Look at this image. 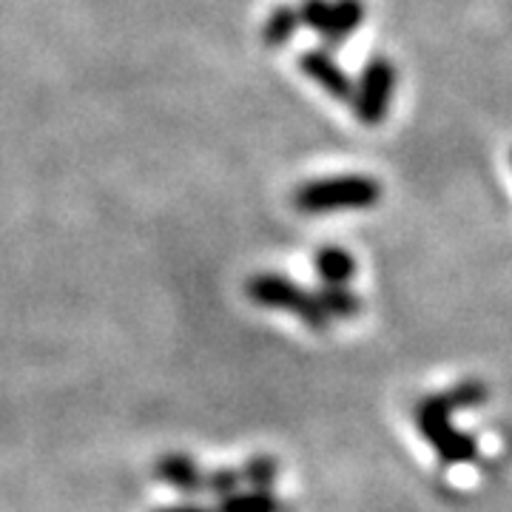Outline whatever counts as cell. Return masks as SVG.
<instances>
[{
	"mask_svg": "<svg viewBox=\"0 0 512 512\" xmlns=\"http://www.w3.org/2000/svg\"><path fill=\"white\" fill-rule=\"evenodd\" d=\"M393 89H396V69H393V63L384 60V57L370 60L362 80H359V89H353V100H350L356 117L362 123H367V126L382 123L384 114L390 111Z\"/></svg>",
	"mask_w": 512,
	"mask_h": 512,
	"instance_id": "277c9868",
	"label": "cell"
},
{
	"mask_svg": "<svg viewBox=\"0 0 512 512\" xmlns=\"http://www.w3.org/2000/svg\"><path fill=\"white\" fill-rule=\"evenodd\" d=\"M214 512H291V507L268 490H248V493H231L220 498Z\"/></svg>",
	"mask_w": 512,
	"mask_h": 512,
	"instance_id": "9c48e42d",
	"label": "cell"
},
{
	"mask_svg": "<svg viewBox=\"0 0 512 512\" xmlns=\"http://www.w3.org/2000/svg\"><path fill=\"white\" fill-rule=\"evenodd\" d=\"M299 66H302V72L311 77L313 83H319L330 97H336V100H345L350 103L353 100V83H350V77L345 74V69L328 55V52H322V49H308L305 55L299 57Z\"/></svg>",
	"mask_w": 512,
	"mask_h": 512,
	"instance_id": "5b68a950",
	"label": "cell"
},
{
	"mask_svg": "<svg viewBox=\"0 0 512 512\" xmlns=\"http://www.w3.org/2000/svg\"><path fill=\"white\" fill-rule=\"evenodd\" d=\"M382 200V188L373 177H328L305 183L293 194V205L302 214H325V211H342V208H373Z\"/></svg>",
	"mask_w": 512,
	"mask_h": 512,
	"instance_id": "6da1fadb",
	"label": "cell"
},
{
	"mask_svg": "<svg viewBox=\"0 0 512 512\" xmlns=\"http://www.w3.org/2000/svg\"><path fill=\"white\" fill-rule=\"evenodd\" d=\"M245 291L262 308H276V311L293 313V316H299L316 333L328 330L330 316L322 311L316 293L302 291L299 285H293L291 279H285V276L259 274L254 279H248V288Z\"/></svg>",
	"mask_w": 512,
	"mask_h": 512,
	"instance_id": "3957f363",
	"label": "cell"
},
{
	"mask_svg": "<svg viewBox=\"0 0 512 512\" xmlns=\"http://www.w3.org/2000/svg\"><path fill=\"white\" fill-rule=\"evenodd\" d=\"M239 487H242V476H239V470L220 467V470H214V473H205V493L217 495V498L239 493Z\"/></svg>",
	"mask_w": 512,
	"mask_h": 512,
	"instance_id": "5bb4252c",
	"label": "cell"
},
{
	"mask_svg": "<svg viewBox=\"0 0 512 512\" xmlns=\"http://www.w3.org/2000/svg\"><path fill=\"white\" fill-rule=\"evenodd\" d=\"M313 268L325 285L348 288V282L356 276V259L345 248H322L313 256Z\"/></svg>",
	"mask_w": 512,
	"mask_h": 512,
	"instance_id": "ba28073f",
	"label": "cell"
},
{
	"mask_svg": "<svg viewBox=\"0 0 512 512\" xmlns=\"http://www.w3.org/2000/svg\"><path fill=\"white\" fill-rule=\"evenodd\" d=\"M157 478H163L165 484H171L174 490L183 495H200L205 493V473L197 467V461L183 453H171L163 456L154 467Z\"/></svg>",
	"mask_w": 512,
	"mask_h": 512,
	"instance_id": "8992f818",
	"label": "cell"
},
{
	"mask_svg": "<svg viewBox=\"0 0 512 512\" xmlns=\"http://www.w3.org/2000/svg\"><path fill=\"white\" fill-rule=\"evenodd\" d=\"M299 26H302L299 9L282 3V6H276L274 12L268 15V20H265V26H262V40H265V46L279 49V46L291 43V37L299 32Z\"/></svg>",
	"mask_w": 512,
	"mask_h": 512,
	"instance_id": "30bf717a",
	"label": "cell"
},
{
	"mask_svg": "<svg viewBox=\"0 0 512 512\" xmlns=\"http://www.w3.org/2000/svg\"><path fill=\"white\" fill-rule=\"evenodd\" d=\"M441 399H444L447 407L456 413V410H470V407H481V404H487V399H490V390H487V384L478 382V379H467V382L450 387L447 393H441Z\"/></svg>",
	"mask_w": 512,
	"mask_h": 512,
	"instance_id": "7c38bea8",
	"label": "cell"
},
{
	"mask_svg": "<svg viewBox=\"0 0 512 512\" xmlns=\"http://www.w3.org/2000/svg\"><path fill=\"white\" fill-rule=\"evenodd\" d=\"M365 20V3L362 0H336L330 3V18L325 32H322V40L328 46H342Z\"/></svg>",
	"mask_w": 512,
	"mask_h": 512,
	"instance_id": "52a82bcc",
	"label": "cell"
},
{
	"mask_svg": "<svg viewBox=\"0 0 512 512\" xmlns=\"http://www.w3.org/2000/svg\"><path fill=\"white\" fill-rule=\"evenodd\" d=\"M154 512H214V510H205L200 504H174V507H163V510H154Z\"/></svg>",
	"mask_w": 512,
	"mask_h": 512,
	"instance_id": "9a60e30c",
	"label": "cell"
},
{
	"mask_svg": "<svg viewBox=\"0 0 512 512\" xmlns=\"http://www.w3.org/2000/svg\"><path fill=\"white\" fill-rule=\"evenodd\" d=\"M450 416L453 410L441 396H427L416 407V427L444 464H470L478 456L476 439L453 427Z\"/></svg>",
	"mask_w": 512,
	"mask_h": 512,
	"instance_id": "7a4b0ae2",
	"label": "cell"
},
{
	"mask_svg": "<svg viewBox=\"0 0 512 512\" xmlns=\"http://www.w3.org/2000/svg\"><path fill=\"white\" fill-rule=\"evenodd\" d=\"M239 476H242V484H251V490L274 493V484L279 478V461L271 456H256L251 461H245Z\"/></svg>",
	"mask_w": 512,
	"mask_h": 512,
	"instance_id": "4fadbf2b",
	"label": "cell"
},
{
	"mask_svg": "<svg viewBox=\"0 0 512 512\" xmlns=\"http://www.w3.org/2000/svg\"><path fill=\"white\" fill-rule=\"evenodd\" d=\"M322 311L328 313L330 319H353L362 311V302L359 296L350 291V288H333V285H325L322 291L316 293Z\"/></svg>",
	"mask_w": 512,
	"mask_h": 512,
	"instance_id": "8fae6325",
	"label": "cell"
}]
</instances>
